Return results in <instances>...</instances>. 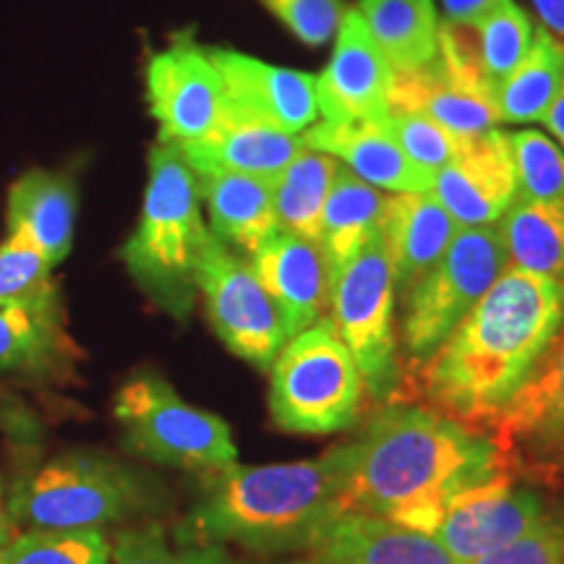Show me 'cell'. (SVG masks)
Instances as JSON below:
<instances>
[{"label": "cell", "instance_id": "4dcf8cb0", "mask_svg": "<svg viewBox=\"0 0 564 564\" xmlns=\"http://www.w3.org/2000/svg\"><path fill=\"white\" fill-rule=\"evenodd\" d=\"M0 564H112L105 531H19L0 546Z\"/></svg>", "mask_w": 564, "mask_h": 564}, {"label": "cell", "instance_id": "f35d334b", "mask_svg": "<svg viewBox=\"0 0 564 564\" xmlns=\"http://www.w3.org/2000/svg\"><path fill=\"white\" fill-rule=\"evenodd\" d=\"M474 564H564V528L544 518L533 531Z\"/></svg>", "mask_w": 564, "mask_h": 564}, {"label": "cell", "instance_id": "cb8c5ba5", "mask_svg": "<svg viewBox=\"0 0 564 564\" xmlns=\"http://www.w3.org/2000/svg\"><path fill=\"white\" fill-rule=\"evenodd\" d=\"M390 112H419L460 139L499 126L497 105L455 84L440 55L429 66L392 76Z\"/></svg>", "mask_w": 564, "mask_h": 564}, {"label": "cell", "instance_id": "5bb4252c", "mask_svg": "<svg viewBox=\"0 0 564 564\" xmlns=\"http://www.w3.org/2000/svg\"><path fill=\"white\" fill-rule=\"evenodd\" d=\"M432 194L457 228L497 225L518 199L510 133L491 129L463 139L455 158L434 175Z\"/></svg>", "mask_w": 564, "mask_h": 564}, {"label": "cell", "instance_id": "9c48e42d", "mask_svg": "<svg viewBox=\"0 0 564 564\" xmlns=\"http://www.w3.org/2000/svg\"><path fill=\"white\" fill-rule=\"evenodd\" d=\"M394 280L382 232L337 272L329 308L337 335L350 350L371 398H390L398 387L394 343Z\"/></svg>", "mask_w": 564, "mask_h": 564}, {"label": "cell", "instance_id": "f546056e", "mask_svg": "<svg viewBox=\"0 0 564 564\" xmlns=\"http://www.w3.org/2000/svg\"><path fill=\"white\" fill-rule=\"evenodd\" d=\"M337 167L340 162L335 158L303 147L291 165L272 181L274 215L282 232L319 243L322 212Z\"/></svg>", "mask_w": 564, "mask_h": 564}, {"label": "cell", "instance_id": "484cf974", "mask_svg": "<svg viewBox=\"0 0 564 564\" xmlns=\"http://www.w3.org/2000/svg\"><path fill=\"white\" fill-rule=\"evenodd\" d=\"M387 202H390V196L384 192L352 175L348 167H337L319 228V249L329 267V278L335 280L337 272L373 236L382 232Z\"/></svg>", "mask_w": 564, "mask_h": 564}, {"label": "cell", "instance_id": "836d02e7", "mask_svg": "<svg viewBox=\"0 0 564 564\" xmlns=\"http://www.w3.org/2000/svg\"><path fill=\"white\" fill-rule=\"evenodd\" d=\"M518 199L556 202L564 199V150L546 133L523 129L510 133Z\"/></svg>", "mask_w": 564, "mask_h": 564}, {"label": "cell", "instance_id": "ab89813d", "mask_svg": "<svg viewBox=\"0 0 564 564\" xmlns=\"http://www.w3.org/2000/svg\"><path fill=\"white\" fill-rule=\"evenodd\" d=\"M541 26L564 42V0H531Z\"/></svg>", "mask_w": 564, "mask_h": 564}, {"label": "cell", "instance_id": "d590c367", "mask_svg": "<svg viewBox=\"0 0 564 564\" xmlns=\"http://www.w3.org/2000/svg\"><path fill=\"white\" fill-rule=\"evenodd\" d=\"M55 264L30 241L9 236L0 243V303L45 299L58 293Z\"/></svg>", "mask_w": 564, "mask_h": 564}, {"label": "cell", "instance_id": "30bf717a", "mask_svg": "<svg viewBox=\"0 0 564 564\" xmlns=\"http://www.w3.org/2000/svg\"><path fill=\"white\" fill-rule=\"evenodd\" d=\"M196 293L225 348L253 369L270 371L288 340L278 306L251 264L215 236L202 251Z\"/></svg>", "mask_w": 564, "mask_h": 564}, {"label": "cell", "instance_id": "ba28073f", "mask_svg": "<svg viewBox=\"0 0 564 564\" xmlns=\"http://www.w3.org/2000/svg\"><path fill=\"white\" fill-rule=\"evenodd\" d=\"M499 225L460 228L432 272L405 295L403 343L423 366L507 270Z\"/></svg>", "mask_w": 564, "mask_h": 564}, {"label": "cell", "instance_id": "5b68a950", "mask_svg": "<svg viewBox=\"0 0 564 564\" xmlns=\"http://www.w3.org/2000/svg\"><path fill=\"white\" fill-rule=\"evenodd\" d=\"M209 236L194 171L173 144L158 141L137 230L121 257L141 293L175 319H186L199 295L196 270Z\"/></svg>", "mask_w": 564, "mask_h": 564}, {"label": "cell", "instance_id": "52a82bcc", "mask_svg": "<svg viewBox=\"0 0 564 564\" xmlns=\"http://www.w3.org/2000/svg\"><path fill=\"white\" fill-rule=\"evenodd\" d=\"M112 415L123 447L144 460L212 476L238 463L230 426L181 398L158 373H139L116 392Z\"/></svg>", "mask_w": 564, "mask_h": 564}, {"label": "cell", "instance_id": "e0dca14e", "mask_svg": "<svg viewBox=\"0 0 564 564\" xmlns=\"http://www.w3.org/2000/svg\"><path fill=\"white\" fill-rule=\"evenodd\" d=\"M249 264L278 306L288 337L312 327L329 308L333 278L319 243L278 230Z\"/></svg>", "mask_w": 564, "mask_h": 564}, {"label": "cell", "instance_id": "7c38bea8", "mask_svg": "<svg viewBox=\"0 0 564 564\" xmlns=\"http://www.w3.org/2000/svg\"><path fill=\"white\" fill-rule=\"evenodd\" d=\"M544 518L539 494L518 486L502 470L489 481L457 494L432 535L455 564H474L484 554L497 552L533 531Z\"/></svg>", "mask_w": 564, "mask_h": 564}, {"label": "cell", "instance_id": "d6a6232c", "mask_svg": "<svg viewBox=\"0 0 564 564\" xmlns=\"http://www.w3.org/2000/svg\"><path fill=\"white\" fill-rule=\"evenodd\" d=\"M478 30H481L486 70H489L494 87L499 89V84L525 58L533 42L535 24L523 6H518L514 0H502L484 17H478Z\"/></svg>", "mask_w": 564, "mask_h": 564}, {"label": "cell", "instance_id": "83f0119b", "mask_svg": "<svg viewBox=\"0 0 564 564\" xmlns=\"http://www.w3.org/2000/svg\"><path fill=\"white\" fill-rule=\"evenodd\" d=\"M564 89V42L535 26L525 58L497 89L499 123H541Z\"/></svg>", "mask_w": 564, "mask_h": 564}, {"label": "cell", "instance_id": "8992f818", "mask_svg": "<svg viewBox=\"0 0 564 564\" xmlns=\"http://www.w3.org/2000/svg\"><path fill=\"white\" fill-rule=\"evenodd\" d=\"M366 384L329 316L288 337L270 366V413L282 432L337 434L356 423Z\"/></svg>", "mask_w": 564, "mask_h": 564}, {"label": "cell", "instance_id": "ffe728a7", "mask_svg": "<svg viewBox=\"0 0 564 564\" xmlns=\"http://www.w3.org/2000/svg\"><path fill=\"white\" fill-rule=\"evenodd\" d=\"M303 139L282 133L228 102L220 126L196 144L175 147L196 175L241 173L274 181L303 150Z\"/></svg>", "mask_w": 564, "mask_h": 564}, {"label": "cell", "instance_id": "44dd1931", "mask_svg": "<svg viewBox=\"0 0 564 564\" xmlns=\"http://www.w3.org/2000/svg\"><path fill=\"white\" fill-rule=\"evenodd\" d=\"M457 230L460 228L432 192L392 194L387 202L382 238L392 267L394 293L405 299L434 270Z\"/></svg>", "mask_w": 564, "mask_h": 564}, {"label": "cell", "instance_id": "8d00e7d4", "mask_svg": "<svg viewBox=\"0 0 564 564\" xmlns=\"http://www.w3.org/2000/svg\"><path fill=\"white\" fill-rule=\"evenodd\" d=\"M384 126L400 144V150L408 154V160L432 175L440 173L455 158L457 147L463 144L460 137L419 112H390L384 118Z\"/></svg>", "mask_w": 564, "mask_h": 564}, {"label": "cell", "instance_id": "7bdbcfd3", "mask_svg": "<svg viewBox=\"0 0 564 564\" xmlns=\"http://www.w3.org/2000/svg\"><path fill=\"white\" fill-rule=\"evenodd\" d=\"M13 535H17V528H13L9 514V494H6V484L0 481V546L9 544Z\"/></svg>", "mask_w": 564, "mask_h": 564}, {"label": "cell", "instance_id": "2e32d148", "mask_svg": "<svg viewBox=\"0 0 564 564\" xmlns=\"http://www.w3.org/2000/svg\"><path fill=\"white\" fill-rule=\"evenodd\" d=\"M209 58L220 70L228 102L246 116L291 137H301L319 118L314 74L272 66L225 47H209Z\"/></svg>", "mask_w": 564, "mask_h": 564}, {"label": "cell", "instance_id": "60d3db41", "mask_svg": "<svg viewBox=\"0 0 564 564\" xmlns=\"http://www.w3.org/2000/svg\"><path fill=\"white\" fill-rule=\"evenodd\" d=\"M502 0H442L444 17L447 19H478Z\"/></svg>", "mask_w": 564, "mask_h": 564}, {"label": "cell", "instance_id": "7402d4cb", "mask_svg": "<svg viewBox=\"0 0 564 564\" xmlns=\"http://www.w3.org/2000/svg\"><path fill=\"white\" fill-rule=\"evenodd\" d=\"M76 183L66 173L30 171L13 181L6 202L9 236L30 241L58 267L70 253L76 228Z\"/></svg>", "mask_w": 564, "mask_h": 564}, {"label": "cell", "instance_id": "d4e9b609", "mask_svg": "<svg viewBox=\"0 0 564 564\" xmlns=\"http://www.w3.org/2000/svg\"><path fill=\"white\" fill-rule=\"evenodd\" d=\"M70 352L61 293L0 303V371H51Z\"/></svg>", "mask_w": 564, "mask_h": 564}, {"label": "cell", "instance_id": "7a4b0ae2", "mask_svg": "<svg viewBox=\"0 0 564 564\" xmlns=\"http://www.w3.org/2000/svg\"><path fill=\"white\" fill-rule=\"evenodd\" d=\"M356 444L345 510L434 533L457 494L505 470L497 442L423 405L379 411Z\"/></svg>", "mask_w": 564, "mask_h": 564}, {"label": "cell", "instance_id": "9a60e30c", "mask_svg": "<svg viewBox=\"0 0 564 564\" xmlns=\"http://www.w3.org/2000/svg\"><path fill=\"white\" fill-rule=\"evenodd\" d=\"M394 70L356 9L345 11L327 68L316 76V108L329 123H373L390 116Z\"/></svg>", "mask_w": 564, "mask_h": 564}, {"label": "cell", "instance_id": "6da1fadb", "mask_svg": "<svg viewBox=\"0 0 564 564\" xmlns=\"http://www.w3.org/2000/svg\"><path fill=\"white\" fill-rule=\"evenodd\" d=\"M564 327V282L507 270L421 366L436 411L463 423L497 421Z\"/></svg>", "mask_w": 564, "mask_h": 564}, {"label": "cell", "instance_id": "e575fe53", "mask_svg": "<svg viewBox=\"0 0 564 564\" xmlns=\"http://www.w3.org/2000/svg\"><path fill=\"white\" fill-rule=\"evenodd\" d=\"M436 55L455 84L489 102L497 100V87L484 63L478 19H444L436 37Z\"/></svg>", "mask_w": 564, "mask_h": 564}, {"label": "cell", "instance_id": "4fadbf2b", "mask_svg": "<svg viewBox=\"0 0 564 564\" xmlns=\"http://www.w3.org/2000/svg\"><path fill=\"white\" fill-rule=\"evenodd\" d=\"M494 429L502 460L564 470V327Z\"/></svg>", "mask_w": 564, "mask_h": 564}, {"label": "cell", "instance_id": "4316f807", "mask_svg": "<svg viewBox=\"0 0 564 564\" xmlns=\"http://www.w3.org/2000/svg\"><path fill=\"white\" fill-rule=\"evenodd\" d=\"M356 11L394 74L423 68L436 58L440 19L434 0H361Z\"/></svg>", "mask_w": 564, "mask_h": 564}, {"label": "cell", "instance_id": "b9f144b4", "mask_svg": "<svg viewBox=\"0 0 564 564\" xmlns=\"http://www.w3.org/2000/svg\"><path fill=\"white\" fill-rule=\"evenodd\" d=\"M541 123L546 126V131L552 133V139L564 150V89L560 91V97H556L554 105L549 108L546 118Z\"/></svg>", "mask_w": 564, "mask_h": 564}, {"label": "cell", "instance_id": "d6986e66", "mask_svg": "<svg viewBox=\"0 0 564 564\" xmlns=\"http://www.w3.org/2000/svg\"><path fill=\"white\" fill-rule=\"evenodd\" d=\"M308 150L335 158L352 175L371 183L379 192L423 194L432 192L434 175L408 160L392 139L384 121L373 123H329L319 121L301 133Z\"/></svg>", "mask_w": 564, "mask_h": 564}, {"label": "cell", "instance_id": "1f68e13d", "mask_svg": "<svg viewBox=\"0 0 564 564\" xmlns=\"http://www.w3.org/2000/svg\"><path fill=\"white\" fill-rule=\"evenodd\" d=\"M112 564H238L220 544H186L154 520L126 528L112 539Z\"/></svg>", "mask_w": 564, "mask_h": 564}, {"label": "cell", "instance_id": "ac0fdd59", "mask_svg": "<svg viewBox=\"0 0 564 564\" xmlns=\"http://www.w3.org/2000/svg\"><path fill=\"white\" fill-rule=\"evenodd\" d=\"M303 556L316 564H455L432 533L345 510Z\"/></svg>", "mask_w": 564, "mask_h": 564}, {"label": "cell", "instance_id": "8fae6325", "mask_svg": "<svg viewBox=\"0 0 564 564\" xmlns=\"http://www.w3.org/2000/svg\"><path fill=\"white\" fill-rule=\"evenodd\" d=\"M147 100L160 126V141L173 147L207 139L228 110L220 70L209 47L178 40L147 63Z\"/></svg>", "mask_w": 564, "mask_h": 564}, {"label": "cell", "instance_id": "3957f363", "mask_svg": "<svg viewBox=\"0 0 564 564\" xmlns=\"http://www.w3.org/2000/svg\"><path fill=\"white\" fill-rule=\"evenodd\" d=\"M352 463L350 442L314 460L230 465L204 476L199 502L173 535L186 544H236L259 554L308 552L345 512Z\"/></svg>", "mask_w": 564, "mask_h": 564}, {"label": "cell", "instance_id": "277c9868", "mask_svg": "<svg viewBox=\"0 0 564 564\" xmlns=\"http://www.w3.org/2000/svg\"><path fill=\"white\" fill-rule=\"evenodd\" d=\"M6 494L17 533L105 531L152 518L167 505L158 478L91 449H68L32 465Z\"/></svg>", "mask_w": 564, "mask_h": 564}, {"label": "cell", "instance_id": "ee69618b", "mask_svg": "<svg viewBox=\"0 0 564 564\" xmlns=\"http://www.w3.org/2000/svg\"><path fill=\"white\" fill-rule=\"evenodd\" d=\"M288 564H316V562L308 560V556H301V560H293V562H288Z\"/></svg>", "mask_w": 564, "mask_h": 564}, {"label": "cell", "instance_id": "74e56055", "mask_svg": "<svg viewBox=\"0 0 564 564\" xmlns=\"http://www.w3.org/2000/svg\"><path fill=\"white\" fill-rule=\"evenodd\" d=\"M262 3L295 37L312 47L335 40L345 17L343 0H262Z\"/></svg>", "mask_w": 564, "mask_h": 564}, {"label": "cell", "instance_id": "603a6c76", "mask_svg": "<svg viewBox=\"0 0 564 564\" xmlns=\"http://www.w3.org/2000/svg\"><path fill=\"white\" fill-rule=\"evenodd\" d=\"M196 183L209 212L212 236L230 249L251 259L280 230L272 181L241 173H202Z\"/></svg>", "mask_w": 564, "mask_h": 564}, {"label": "cell", "instance_id": "f1b7e54d", "mask_svg": "<svg viewBox=\"0 0 564 564\" xmlns=\"http://www.w3.org/2000/svg\"><path fill=\"white\" fill-rule=\"evenodd\" d=\"M497 225L507 249V264L564 282V199H514Z\"/></svg>", "mask_w": 564, "mask_h": 564}]
</instances>
